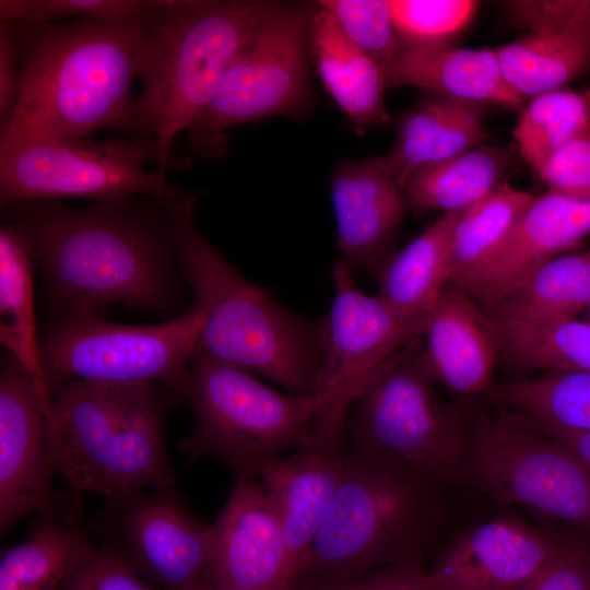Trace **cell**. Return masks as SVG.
<instances>
[{"label":"cell","mask_w":590,"mask_h":590,"mask_svg":"<svg viewBox=\"0 0 590 590\" xmlns=\"http://www.w3.org/2000/svg\"><path fill=\"white\" fill-rule=\"evenodd\" d=\"M96 527L104 546L165 590L203 583L211 526L194 518L174 487L108 497Z\"/></svg>","instance_id":"14"},{"label":"cell","mask_w":590,"mask_h":590,"mask_svg":"<svg viewBox=\"0 0 590 590\" xmlns=\"http://www.w3.org/2000/svg\"><path fill=\"white\" fill-rule=\"evenodd\" d=\"M194 425L181 441L187 461L217 459L236 476L257 477L288 450L312 442L317 398L284 394L250 371L196 351L181 390Z\"/></svg>","instance_id":"7"},{"label":"cell","mask_w":590,"mask_h":590,"mask_svg":"<svg viewBox=\"0 0 590 590\" xmlns=\"http://www.w3.org/2000/svg\"><path fill=\"white\" fill-rule=\"evenodd\" d=\"M33 256L22 235L10 224L0 225V342L31 377L51 420L52 399L44 375L39 332L34 307Z\"/></svg>","instance_id":"26"},{"label":"cell","mask_w":590,"mask_h":590,"mask_svg":"<svg viewBox=\"0 0 590 590\" xmlns=\"http://www.w3.org/2000/svg\"><path fill=\"white\" fill-rule=\"evenodd\" d=\"M203 585L223 590H292L279 512L253 477L236 476L211 526Z\"/></svg>","instance_id":"17"},{"label":"cell","mask_w":590,"mask_h":590,"mask_svg":"<svg viewBox=\"0 0 590 590\" xmlns=\"http://www.w3.org/2000/svg\"><path fill=\"white\" fill-rule=\"evenodd\" d=\"M539 177L551 190L590 201V138L564 148Z\"/></svg>","instance_id":"39"},{"label":"cell","mask_w":590,"mask_h":590,"mask_svg":"<svg viewBox=\"0 0 590 590\" xmlns=\"http://www.w3.org/2000/svg\"><path fill=\"white\" fill-rule=\"evenodd\" d=\"M590 306V248L560 255L489 308L496 319L526 323L575 320Z\"/></svg>","instance_id":"30"},{"label":"cell","mask_w":590,"mask_h":590,"mask_svg":"<svg viewBox=\"0 0 590 590\" xmlns=\"http://www.w3.org/2000/svg\"><path fill=\"white\" fill-rule=\"evenodd\" d=\"M512 135L520 156L540 176L564 148L590 138V106L585 94L563 87L530 98Z\"/></svg>","instance_id":"34"},{"label":"cell","mask_w":590,"mask_h":590,"mask_svg":"<svg viewBox=\"0 0 590 590\" xmlns=\"http://www.w3.org/2000/svg\"><path fill=\"white\" fill-rule=\"evenodd\" d=\"M487 137L480 105L425 92L398 120L390 152L371 160L403 188L415 170L481 145Z\"/></svg>","instance_id":"24"},{"label":"cell","mask_w":590,"mask_h":590,"mask_svg":"<svg viewBox=\"0 0 590 590\" xmlns=\"http://www.w3.org/2000/svg\"><path fill=\"white\" fill-rule=\"evenodd\" d=\"M334 298L326 317L322 369L312 442L345 445L349 406L367 379L394 353L423 333L425 317L401 316L377 295L358 290L343 259L333 267Z\"/></svg>","instance_id":"13"},{"label":"cell","mask_w":590,"mask_h":590,"mask_svg":"<svg viewBox=\"0 0 590 590\" xmlns=\"http://www.w3.org/2000/svg\"><path fill=\"white\" fill-rule=\"evenodd\" d=\"M59 590H152L106 546L93 545Z\"/></svg>","instance_id":"38"},{"label":"cell","mask_w":590,"mask_h":590,"mask_svg":"<svg viewBox=\"0 0 590 590\" xmlns=\"http://www.w3.org/2000/svg\"><path fill=\"white\" fill-rule=\"evenodd\" d=\"M517 590H590L586 553L567 547Z\"/></svg>","instance_id":"40"},{"label":"cell","mask_w":590,"mask_h":590,"mask_svg":"<svg viewBox=\"0 0 590 590\" xmlns=\"http://www.w3.org/2000/svg\"><path fill=\"white\" fill-rule=\"evenodd\" d=\"M20 72L12 40V22L0 21V127L13 113L20 95Z\"/></svg>","instance_id":"42"},{"label":"cell","mask_w":590,"mask_h":590,"mask_svg":"<svg viewBox=\"0 0 590 590\" xmlns=\"http://www.w3.org/2000/svg\"><path fill=\"white\" fill-rule=\"evenodd\" d=\"M271 3L151 0L144 16L148 60L129 131L155 142L161 175L166 176L176 138L200 118Z\"/></svg>","instance_id":"5"},{"label":"cell","mask_w":590,"mask_h":590,"mask_svg":"<svg viewBox=\"0 0 590 590\" xmlns=\"http://www.w3.org/2000/svg\"><path fill=\"white\" fill-rule=\"evenodd\" d=\"M350 455L346 445L311 444L273 460L257 476L279 512L292 587L327 517Z\"/></svg>","instance_id":"22"},{"label":"cell","mask_w":590,"mask_h":590,"mask_svg":"<svg viewBox=\"0 0 590 590\" xmlns=\"http://www.w3.org/2000/svg\"><path fill=\"white\" fill-rule=\"evenodd\" d=\"M144 16L12 22L21 84L16 106L0 127V144L129 130L132 85L149 52Z\"/></svg>","instance_id":"2"},{"label":"cell","mask_w":590,"mask_h":590,"mask_svg":"<svg viewBox=\"0 0 590 590\" xmlns=\"http://www.w3.org/2000/svg\"><path fill=\"white\" fill-rule=\"evenodd\" d=\"M529 32L496 50L507 85L523 101L563 88L590 71V0H516L503 4Z\"/></svg>","instance_id":"15"},{"label":"cell","mask_w":590,"mask_h":590,"mask_svg":"<svg viewBox=\"0 0 590 590\" xmlns=\"http://www.w3.org/2000/svg\"><path fill=\"white\" fill-rule=\"evenodd\" d=\"M150 3L151 0H0V21L137 17L145 13Z\"/></svg>","instance_id":"37"},{"label":"cell","mask_w":590,"mask_h":590,"mask_svg":"<svg viewBox=\"0 0 590 590\" xmlns=\"http://www.w3.org/2000/svg\"><path fill=\"white\" fill-rule=\"evenodd\" d=\"M143 385L73 379L50 390L47 429L56 472L74 491L116 497L161 476L164 422Z\"/></svg>","instance_id":"6"},{"label":"cell","mask_w":590,"mask_h":590,"mask_svg":"<svg viewBox=\"0 0 590 590\" xmlns=\"http://www.w3.org/2000/svg\"><path fill=\"white\" fill-rule=\"evenodd\" d=\"M308 42L322 84L344 114L358 126L387 125L390 114L382 68L318 3L308 14Z\"/></svg>","instance_id":"25"},{"label":"cell","mask_w":590,"mask_h":590,"mask_svg":"<svg viewBox=\"0 0 590 590\" xmlns=\"http://www.w3.org/2000/svg\"><path fill=\"white\" fill-rule=\"evenodd\" d=\"M467 423L459 477L498 503L528 506L590 532V469L565 444L504 405L495 416Z\"/></svg>","instance_id":"10"},{"label":"cell","mask_w":590,"mask_h":590,"mask_svg":"<svg viewBox=\"0 0 590 590\" xmlns=\"http://www.w3.org/2000/svg\"><path fill=\"white\" fill-rule=\"evenodd\" d=\"M397 34L403 44L449 43L475 14L472 0H390Z\"/></svg>","instance_id":"36"},{"label":"cell","mask_w":590,"mask_h":590,"mask_svg":"<svg viewBox=\"0 0 590 590\" xmlns=\"http://www.w3.org/2000/svg\"><path fill=\"white\" fill-rule=\"evenodd\" d=\"M346 37L381 68L404 45L393 25L390 0H321Z\"/></svg>","instance_id":"35"},{"label":"cell","mask_w":590,"mask_h":590,"mask_svg":"<svg viewBox=\"0 0 590 590\" xmlns=\"http://www.w3.org/2000/svg\"><path fill=\"white\" fill-rule=\"evenodd\" d=\"M292 590H320L389 566L426 569L445 523V484L409 463L352 450Z\"/></svg>","instance_id":"4"},{"label":"cell","mask_w":590,"mask_h":590,"mask_svg":"<svg viewBox=\"0 0 590 590\" xmlns=\"http://www.w3.org/2000/svg\"><path fill=\"white\" fill-rule=\"evenodd\" d=\"M464 210L445 212L396 251L378 274L377 296L401 316L424 318L450 280V237Z\"/></svg>","instance_id":"27"},{"label":"cell","mask_w":590,"mask_h":590,"mask_svg":"<svg viewBox=\"0 0 590 590\" xmlns=\"http://www.w3.org/2000/svg\"><path fill=\"white\" fill-rule=\"evenodd\" d=\"M473 298L448 281L425 316L421 335L434 382L461 396L489 392L500 347L494 320Z\"/></svg>","instance_id":"19"},{"label":"cell","mask_w":590,"mask_h":590,"mask_svg":"<svg viewBox=\"0 0 590 590\" xmlns=\"http://www.w3.org/2000/svg\"><path fill=\"white\" fill-rule=\"evenodd\" d=\"M203 326L204 314L193 305L150 326L114 323L105 316L49 320L39 333L47 386L51 390L73 379L163 384L181 399Z\"/></svg>","instance_id":"11"},{"label":"cell","mask_w":590,"mask_h":590,"mask_svg":"<svg viewBox=\"0 0 590 590\" xmlns=\"http://www.w3.org/2000/svg\"><path fill=\"white\" fill-rule=\"evenodd\" d=\"M534 196L504 181L465 209L450 237L449 281L474 296L492 259Z\"/></svg>","instance_id":"31"},{"label":"cell","mask_w":590,"mask_h":590,"mask_svg":"<svg viewBox=\"0 0 590 590\" xmlns=\"http://www.w3.org/2000/svg\"><path fill=\"white\" fill-rule=\"evenodd\" d=\"M331 200L342 259L377 278L410 206L403 188L371 158L347 161L332 173Z\"/></svg>","instance_id":"20"},{"label":"cell","mask_w":590,"mask_h":590,"mask_svg":"<svg viewBox=\"0 0 590 590\" xmlns=\"http://www.w3.org/2000/svg\"><path fill=\"white\" fill-rule=\"evenodd\" d=\"M552 437L565 444L590 469V432Z\"/></svg>","instance_id":"43"},{"label":"cell","mask_w":590,"mask_h":590,"mask_svg":"<svg viewBox=\"0 0 590 590\" xmlns=\"http://www.w3.org/2000/svg\"><path fill=\"white\" fill-rule=\"evenodd\" d=\"M423 359L422 338L394 353L353 398L347 448L416 467L442 484L460 476L468 442L463 412L445 402Z\"/></svg>","instance_id":"8"},{"label":"cell","mask_w":590,"mask_h":590,"mask_svg":"<svg viewBox=\"0 0 590 590\" xmlns=\"http://www.w3.org/2000/svg\"><path fill=\"white\" fill-rule=\"evenodd\" d=\"M566 548L504 516L462 534L427 573L437 590H517Z\"/></svg>","instance_id":"18"},{"label":"cell","mask_w":590,"mask_h":590,"mask_svg":"<svg viewBox=\"0 0 590 590\" xmlns=\"http://www.w3.org/2000/svg\"><path fill=\"white\" fill-rule=\"evenodd\" d=\"M516 410L547 435L590 432V373L553 370L528 379L494 384L487 393Z\"/></svg>","instance_id":"32"},{"label":"cell","mask_w":590,"mask_h":590,"mask_svg":"<svg viewBox=\"0 0 590 590\" xmlns=\"http://www.w3.org/2000/svg\"><path fill=\"white\" fill-rule=\"evenodd\" d=\"M587 312H588V317H589V321H590V306L587 308Z\"/></svg>","instance_id":"47"},{"label":"cell","mask_w":590,"mask_h":590,"mask_svg":"<svg viewBox=\"0 0 590 590\" xmlns=\"http://www.w3.org/2000/svg\"><path fill=\"white\" fill-rule=\"evenodd\" d=\"M43 404L25 369L7 353L0 374V532L30 514L63 509Z\"/></svg>","instance_id":"16"},{"label":"cell","mask_w":590,"mask_h":590,"mask_svg":"<svg viewBox=\"0 0 590 590\" xmlns=\"http://www.w3.org/2000/svg\"><path fill=\"white\" fill-rule=\"evenodd\" d=\"M492 319L498 331L500 358L510 369L590 373V321L526 323Z\"/></svg>","instance_id":"33"},{"label":"cell","mask_w":590,"mask_h":590,"mask_svg":"<svg viewBox=\"0 0 590 590\" xmlns=\"http://www.w3.org/2000/svg\"><path fill=\"white\" fill-rule=\"evenodd\" d=\"M515 165L509 151L481 144L415 170L406 178L403 190L409 205L417 211H460L506 181Z\"/></svg>","instance_id":"29"},{"label":"cell","mask_w":590,"mask_h":590,"mask_svg":"<svg viewBox=\"0 0 590 590\" xmlns=\"http://www.w3.org/2000/svg\"><path fill=\"white\" fill-rule=\"evenodd\" d=\"M1 221L24 238L39 271L51 319L105 316L113 305L173 319L185 278L170 215L148 196L92 201H23Z\"/></svg>","instance_id":"1"},{"label":"cell","mask_w":590,"mask_h":590,"mask_svg":"<svg viewBox=\"0 0 590 590\" xmlns=\"http://www.w3.org/2000/svg\"><path fill=\"white\" fill-rule=\"evenodd\" d=\"M193 590H223V589H217V588H213V587H210V586H206V585H200L198 586L197 588H194Z\"/></svg>","instance_id":"44"},{"label":"cell","mask_w":590,"mask_h":590,"mask_svg":"<svg viewBox=\"0 0 590 590\" xmlns=\"http://www.w3.org/2000/svg\"><path fill=\"white\" fill-rule=\"evenodd\" d=\"M92 546L75 507L43 515L25 541L2 554L0 590H59Z\"/></svg>","instance_id":"28"},{"label":"cell","mask_w":590,"mask_h":590,"mask_svg":"<svg viewBox=\"0 0 590 590\" xmlns=\"http://www.w3.org/2000/svg\"><path fill=\"white\" fill-rule=\"evenodd\" d=\"M320 590H437V588L429 579L427 569L389 566Z\"/></svg>","instance_id":"41"},{"label":"cell","mask_w":590,"mask_h":590,"mask_svg":"<svg viewBox=\"0 0 590 590\" xmlns=\"http://www.w3.org/2000/svg\"><path fill=\"white\" fill-rule=\"evenodd\" d=\"M586 566H587V571H588V576H589V579H590V548L586 553Z\"/></svg>","instance_id":"45"},{"label":"cell","mask_w":590,"mask_h":590,"mask_svg":"<svg viewBox=\"0 0 590 590\" xmlns=\"http://www.w3.org/2000/svg\"><path fill=\"white\" fill-rule=\"evenodd\" d=\"M585 96H586V98H587V101H588V104H589V106H590V90H588V91L585 93Z\"/></svg>","instance_id":"46"},{"label":"cell","mask_w":590,"mask_h":590,"mask_svg":"<svg viewBox=\"0 0 590 590\" xmlns=\"http://www.w3.org/2000/svg\"><path fill=\"white\" fill-rule=\"evenodd\" d=\"M157 199L173 222L192 305L204 314L196 351L262 375L291 394L316 398L326 317L309 319L287 310L244 278L199 231L194 197L188 190L167 181Z\"/></svg>","instance_id":"3"},{"label":"cell","mask_w":590,"mask_h":590,"mask_svg":"<svg viewBox=\"0 0 590 590\" xmlns=\"http://www.w3.org/2000/svg\"><path fill=\"white\" fill-rule=\"evenodd\" d=\"M386 88L416 86L457 102L517 108L521 99L505 82L495 49L450 43L404 44L382 68Z\"/></svg>","instance_id":"23"},{"label":"cell","mask_w":590,"mask_h":590,"mask_svg":"<svg viewBox=\"0 0 590 590\" xmlns=\"http://www.w3.org/2000/svg\"><path fill=\"white\" fill-rule=\"evenodd\" d=\"M308 48V14L272 2L187 131L190 151L216 160L225 154L227 130L233 127L273 116L303 117L312 103Z\"/></svg>","instance_id":"9"},{"label":"cell","mask_w":590,"mask_h":590,"mask_svg":"<svg viewBox=\"0 0 590 590\" xmlns=\"http://www.w3.org/2000/svg\"><path fill=\"white\" fill-rule=\"evenodd\" d=\"M590 235V201L554 190L535 194L487 267L474 294L489 308L540 267Z\"/></svg>","instance_id":"21"},{"label":"cell","mask_w":590,"mask_h":590,"mask_svg":"<svg viewBox=\"0 0 590 590\" xmlns=\"http://www.w3.org/2000/svg\"><path fill=\"white\" fill-rule=\"evenodd\" d=\"M157 158L155 142L137 135L0 144V205L64 198L157 199L168 180L145 168Z\"/></svg>","instance_id":"12"}]
</instances>
